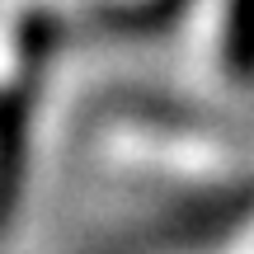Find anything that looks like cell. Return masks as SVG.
Instances as JSON below:
<instances>
[{
	"label": "cell",
	"instance_id": "6da1fadb",
	"mask_svg": "<svg viewBox=\"0 0 254 254\" xmlns=\"http://www.w3.org/2000/svg\"><path fill=\"white\" fill-rule=\"evenodd\" d=\"M57 52V19L47 9H24L19 19V80L0 90V226L9 221L28 170V123L43 85L47 57Z\"/></svg>",
	"mask_w": 254,
	"mask_h": 254
},
{
	"label": "cell",
	"instance_id": "7a4b0ae2",
	"mask_svg": "<svg viewBox=\"0 0 254 254\" xmlns=\"http://www.w3.org/2000/svg\"><path fill=\"white\" fill-rule=\"evenodd\" d=\"M221 62L236 80H254V0H226Z\"/></svg>",
	"mask_w": 254,
	"mask_h": 254
}]
</instances>
